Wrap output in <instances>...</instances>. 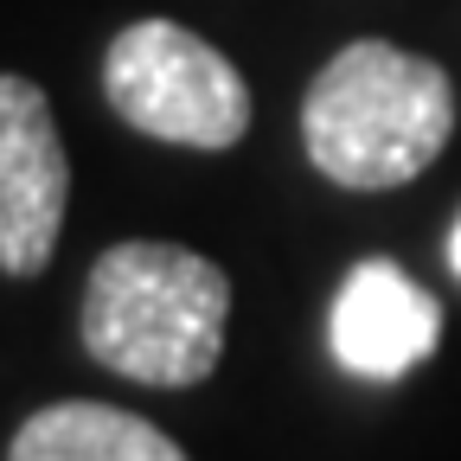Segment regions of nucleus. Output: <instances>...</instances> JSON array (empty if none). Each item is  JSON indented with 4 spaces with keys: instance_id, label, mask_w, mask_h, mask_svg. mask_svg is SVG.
Instances as JSON below:
<instances>
[{
    "instance_id": "f257e3e1",
    "label": "nucleus",
    "mask_w": 461,
    "mask_h": 461,
    "mask_svg": "<svg viewBox=\"0 0 461 461\" xmlns=\"http://www.w3.org/2000/svg\"><path fill=\"white\" fill-rule=\"evenodd\" d=\"M455 135V84L436 58L391 39H353L302 96V148L346 193L411 186Z\"/></svg>"
},
{
    "instance_id": "f03ea898",
    "label": "nucleus",
    "mask_w": 461,
    "mask_h": 461,
    "mask_svg": "<svg viewBox=\"0 0 461 461\" xmlns=\"http://www.w3.org/2000/svg\"><path fill=\"white\" fill-rule=\"evenodd\" d=\"M224 321H230V276L186 244L154 238L109 244L90 263L77 308L84 353L115 378L160 391H186L218 372Z\"/></svg>"
},
{
    "instance_id": "7ed1b4c3",
    "label": "nucleus",
    "mask_w": 461,
    "mask_h": 461,
    "mask_svg": "<svg viewBox=\"0 0 461 461\" xmlns=\"http://www.w3.org/2000/svg\"><path fill=\"white\" fill-rule=\"evenodd\" d=\"M103 96L135 135L224 154L250 135V84L180 20H135L103 51Z\"/></svg>"
},
{
    "instance_id": "20e7f679",
    "label": "nucleus",
    "mask_w": 461,
    "mask_h": 461,
    "mask_svg": "<svg viewBox=\"0 0 461 461\" xmlns=\"http://www.w3.org/2000/svg\"><path fill=\"white\" fill-rule=\"evenodd\" d=\"M71 205V160L58 141L51 96L0 71V269L7 276H39L58 250Z\"/></svg>"
},
{
    "instance_id": "39448f33",
    "label": "nucleus",
    "mask_w": 461,
    "mask_h": 461,
    "mask_svg": "<svg viewBox=\"0 0 461 461\" xmlns=\"http://www.w3.org/2000/svg\"><path fill=\"white\" fill-rule=\"evenodd\" d=\"M327 346L353 378H403L442 346V308L397 263L366 257L327 308Z\"/></svg>"
},
{
    "instance_id": "423d86ee",
    "label": "nucleus",
    "mask_w": 461,
    "mask_h": 461,
    "mask_svg": "<svg viewBox=\"0 0 461 461\" xmlns=\"http://www.w3.org/2000/svg\"><path fill=\"white\" fill-rule=\"evenodd\" d=\"M7 461H186V448L135 411H115V403H96V397H65L32 411L14 429Z\"/></svg>"
},
{
    "instance_id": "0eeeda50",
    "label": "nucleus",
    "mask_w": 461,
    "mask_h": 461,
    "mask_svg": "<svg viewBox=\"0 0 461 461\" xmlns=\"http://www.w3.org/2000/svg\"><path fill=\"white\" fill-rule=\"evenodd\" d=\"M448 263H455V276H461V218H455V230H448Z\"/></svg>"
}]
</instances>
